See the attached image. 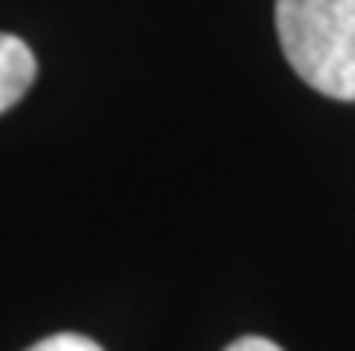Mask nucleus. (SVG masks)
<instances>
[{
    "label": "nucleus",
    "mask_w": 355,
    "mask_h": 351,
    "mask_svg": "<svg viewBox=\"0 0 355 351\" xmlns=\"http://www.w3.org/2000/svg\"><path fill=\"white\" fill-rule=\"evenodd\" d=\"M277 36L302 82L355 100V0H277Z\"/></svg>",
    "instance_id": "f257e3e1"
},
{
    "label": "nucleus",
    "mask_w": 355,
    "mask_h": 351,
    "mask_svg": "<svg viewBox=\"0 0 355 351\" xmlns=\"http://www.w3.org/2000/svg\"><path fill=\"white\" fill-rule=\"evenodd\" d=\"M36 82V54L26 39L0 33V115L15 108Z\"/></svg>",
    "instance_id": "f03ea898"
},
{
    "label": "nucleus",
    "mask_w": 355,
    "mask_h": 351,
    "mask_svg": "<svg viewBox=\"0 0 355 351\" xmlns=\"http://www.w3.org/2000/svg\"><path fill=\"white\" fill-rule=\"evenodd\" d=\"M29 351H104V348L83 334H51L40 344H33Z\"/></svg>",
    "instance_id": "7ed1b4c3"
},
{
    "label": "nucleus",
    "mask_w": 355,
    "mask_h": 351,
    "mask_svg": "<svg viewBox=\"0 0 355 351\" xmlns=\"http://www.w3.org/2000/svg\"><path fill=\"white\" fill-rule=\"evenodd\" d=\"M223 351H284L277 341H269V337H237L234 344H226Z\"/></svg>",
    "instance_id": "20e7f679"
}]
</instances>
